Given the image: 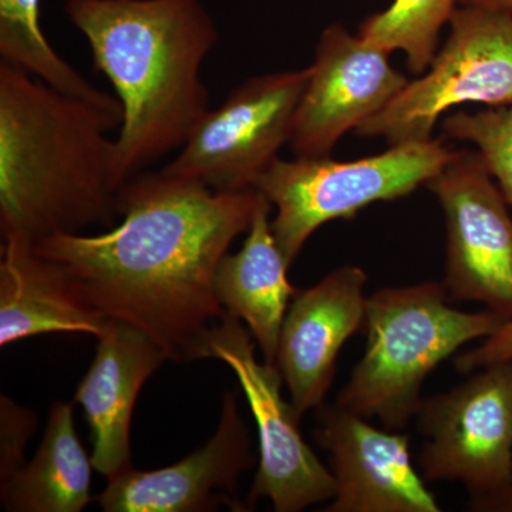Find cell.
Masks as SVG:
<instances>
[{"label": "cell", "mask_w": 512, "mask_h": 512, "mask_svg": "<svg viewBox=\"0 0 512 512\" xmlns=\"http://www.w3.org/2000/svg\"><path fill=\"white\" fill-rule=\"evenodd\" d=\"M259 200L256 190L217 192L146 170L124 185L116 228L52 235L35 248L87 308L140 330L168 360L191 362L224 316L217 269Z\"/></svg>", "instance_id": "6da1fadb"}, {"label": "cell", "mask_w": 512, "mask_h": 512, "mask_svg": "<svg viewBox=\"0 0 512 512\" xmlns=\"http://www.w3.org/2000/svg\"><path fill=\"white\" fill-rule=\"evenodd\" d=\"M123 107L60 92L0 62V231L33 244L113 224Z\"/></svg>", "instance_id": "7a4b0ae2"}, {"label": "cell", "mask_w": 512, "mask_h": 512, "mask_svg": "<svg viewBox=\"0 0 512 512\" xmlns=\"http://www.w3.org/2000/svg\"><path fill=\"white\" fill-rule=\"evenodd\" d=\"M66 13L117 94V167L127 183L180 150L210 107L202 66L218 28L200 0H67Z\"/></svg>", "instance_id": "3957f363"}, {"label": "cell", "mask_w": 512, "mask_h": 512, "mask_svg": "<svg viewBox=\"0 0 512 512\" xmlns=\"http://www.w3.org/2000/svg\"><path fill=\"white\" fill-rule=\"evenodd\" d=\"M443 282L383 288L367 298L366 350L335 403L384 429L402 431L416 417L426 377L467 343L505 320L450 306Z\"/></svg>", "instance_id": "277c9868"}, {"label": "cell", "mask_w": 512, "mask_h": 512, "mask_svg": "<svg viewBox=\"0 0 512 512\" xmlns=\"http://www.w3.org/2000/svg\"><path fill=\"white\" fill-rule=\"evenodd\" d=\"M454 151L439 140L396 144L355 161L326 158L282 160L265 171L254 190L271 202L272 232L292 266L322 225L350 220L370 204L413 194L433 180Z\"/></svg>", "instance_id": "5b68a950"}, {"label": "cell", "mask_w": 512, "mask_h": 512, "mask_svg": "<svg viewBox=\"0 0 512 512\" xmlns=\"http://www.w3.org/2000/svg\"><path fill=\"white\" fill-rule=\"evenodd\" d=\"M429 69L356 128L389 146L431 140L448 110L512 104V13L458 6Z\"/></svg>", "instance_id": "8992f818"}, {"label": "cell", "mask_w": 512, "mask_h": 512, "mask_svg": "<svg viewBox=\"0 0 512 512\" xmlns=\"http://www.w3.org/2000/svg\"><path fill=\"white\" fill-rule=\"evenodd\" d=\"M256 343L242 320L225 312L202 345L201 359L224 362L237 376L258 430L259 457L248 507L266 498L276 512H299L330 501L332 473L313 453L299 430L292 403L281 393L278 367L255 356Z\"/></svg>", "instance_id": "52a82bcc"}, {"label": "cell", "mask_w": 512, "mask_h": 512, "mask_svg": "<svg viewBox=\"0 0 512 512\" xmlns=\"http://www.w3.org/2000/svg\"><path fill=\"white\" fill-rule=\"evenodd\" d=\"M308 77L309 67L249 77L220 107L207 111L164 173L217 192L254 190L289 143Z\"/></svg>", "instance_id": "ba28073f"}, {"label": "cell", "mask_w": 512, "mask_h": 512, "mask_svg": "<svg viewBox=\"0 0 512 512\" xmlns=\"http://www.w3.org/2000/svg\"><path fill=\"white\" fill-rule=\"evenodd\" d=\"M419 464L426 483L456 481L471 498L512 485V363L481 367L448 392L423 399Z\"/></svg>", "instance_id": "9c48e42d"}, {"label": "cell", "mask_w": 512, "mask_h": 512, "mask_svg": "<svg viewBox=\"0 0 512 512\" xmlns=\"http://www.w3.org/2000/svg\"><path fill=\"white\" fill-rule=\"evenodd\" d=\"M446 218V276L454 301L512 318V217L477 150H457L426 185Z\"/></svg>", "instance_id": "30bf717a"}, {"label": "cell", "mask_w": 512, "mask_h": 512, "mask_svg": "<svg viewBox=\"0 0 512 512\" xmlns=\"http://www.w3.org/2000/svg\"><path fill=\"white\" fill-rule=\"evenodd\" d=\"M384 52L345 26L323 29L288 146L295 157L326 158L340 138L383 110L409 80Z\"/></svg>", "instance_id": "8fae6325"}, {"label": "cell", "mask_w": 512, "mask_h": 512, "mask_svg": "<svg viewBox=\"0 0 512 512\" xmlns=\"http://www.w3.org/2000/svg\"><path fill=\"white\" fill-rule=\"evenodd\" d=\"M254 464L252 437L239 413L237 393L227 392L218 429L204 447L173 466L128 468L110 478L97 503L106 512L249 511L239 497V478Z\"/></svg>", "instance_id": "7c38bea8"}, {"label": "cell", "mask_w": 512, "mask_h": 512, "mask_svg": "<svg viewBox=\"0 0 512 512\" xmlns=\"http://www.w3.org/2000/svg\"><path fill=\"white\" fill-rule=\"evenodd\" d=\"M315 439L329 453L335 495L325 512H441L413 467L410 437L376 429L338 404L319 407Z\"/></svg>", "instance_id": "4fadbf2b"}, {"label": "cell", "mask_w": 512, "mask_h": 512, "mask_svg": "<svg viewBox=\"0 0 512 512\" xmlns=\"http://www.w3.org/2000/svg\"><path fill=\"white\" fill-rule=\"evenodd\" d=\"M366 272L336 268L312 288L295 293L282 323L275 366L299 419L325 402L340 350L366 319Z\"/></svg>", "instance_id": "5bb4252c"}, {"label": "cell", "mask_w": 512, "mask_h": 512, "mask_svg": "<svg viewBox=\"0 0 512 512\" xmlns=\"http://www.w3.org/2000/svg\"><path fill=\"white\" fill-rule=\"evenodd\" d=\"M167 360L157 343L117 320L97 338L96 356L74 402L82 406L92 433L93 467L107 480L133 467L130 433L137 397Z\"/></svg>", "instance_id": "9a60e30c"}, {"label": "cell", "mask_w": 512, "mask_h": 512, "mask_svg": "<svg viewBox=\"0 0 512 512\" xmlns=\"http://www.w3.org/2000/svg\"><path fill=\"white\" fill-rule=\"evenodd\" d=\"M0 346L46 333L100 338L110 320L83 305L52 261L20 237L2 238Z\"/></svg>", "instance_id": "2e32d148"}, {"label": "cell", "mask_w": 512, "mask_h": 512, "mask_svg": "<svg viewBox=\"0 0 512 512\" xmlns=\"http://www.w3.org/2000/svg\"><path fill=\"white\" fill-rule=\"evenodd\" d=\"M272 208L261 194L244 245L237 254L228 252L222 258L215 276L222 308L247 323L269 365H275L285 313L298 292L288 281L291 266L272 232Z\"/></svg>", "instance_id": "e0dca14e"}, {"label": "cell", "mask_w": 512, "mask_h": 512, "mask_svg": "<svg viewBox=\"0 0 512 512\" xmlns=\"http://www.w3.org/2000/svg\"><path fill=\"white\" fill-rule=\"evenodd\" d=\"M92 457L73 419V404L56 402L36 456L0 487L6 511L79 512L92 503Z\"/></svg>", "instance_id": "ac0fdd59"}, {"label": "cell", "mask_w": 512, "mask_h": 512, "mask_svg": "<svg viewBox=\"0 0 512 512\" xmlns=\"http://www.w3.org/2000/svg\"><path fill=\"white\" fill-rule=\"evenodd\" d=\"M0 56L60 92L104 107H121L116 97L96 89L47 42L40 23V0H0Z\"/></svg>", "instance_id": "d6986e66"}, {"label": "cell", "mask_w": 512, "mask_h": 512, "mask_svg": "<svg viewBox=\"0 0 512 512\" xmlns=\"http://www.w3.org/2000/svg\"><path fill=\"white\" fill-rule=\"evenodd\" d=\"M458 0H393L389 8L363 20L357 35L384 52H402L413 74L429 69Z\"/></svg>", "instance_id": "ffe728a7"}, {"label": "cell", "mask_w": 512, "mask_h": 512, "mask_svg": "<svg viewBox=\"0 0 512 512\" xmlns=\"http://www.w3.org/2000/svg\"><path fill=\"white\" fill-rule=\"evenodd\" d=\"M448 137L473 143L488 173L512 207V104L476 113L458 111L443 120Z\"/></svg>", "instance_id": "44dd1931"}, {"label": "cell", "mask_w": 512, "mask_h": 512, "mask_svg": "<svg viewBox=\"0 0 512 512\" xmlns=\"http://www.w3.org/2000/svg\"><path fill=\"white\" fill-rule=\"evenodd\" d=\"M36 427L35 413L0 396V487L25 466L26 446Z\"/></svg>", "instance_id": "7402d4cb"}, {"label": "cell", "mask_w": 512, "mask_h": 512, "mask_svg": "<svg viewBox=\"0 0 512 512\" xmlns=\"http://www.w3.org/2000/svg\"><path fill=\"white\" fill-rule=\"evenodd\" d=\"M495 363H512V318L505 320L480 346L457 356L454 366L458 372L473 373Z\"/></svg>", "instance_id": "603a6c76"}, {"label": "cell", "mask_w": 512, "mask_h": 512, "mask_svg": "<svg viewBox=\"0 0 512 512\" xmlns=\"http://www.w3.org/2000/svg\"><path fill=\"white\" fill-rule=\"evenodd\" d=\"M468 507L474 512H512V485L498 494L471 498Z\"/></svg>", "instance_id": "cb8c5ba5"}, {"label": "cell", "mask_w": 512, "mask_h": 512, "mask_svg": "<svg viewBox=\"0 0 512 512\" xmlns=\"http://www.w3.org/2000/svg\"><path fill=\"white\" fill-rule=\"evenodd\" d=\"M458 6H476V8L512 13V0H458Z\"/></svg>", "instance_id": "d4e9b609"}]
</instances>
